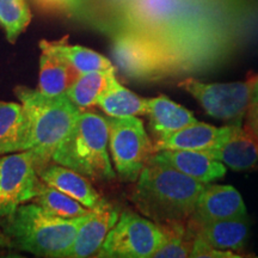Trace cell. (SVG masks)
<instances>
[{
  "instance_id": "603a6c76",
  "label": "cell",
  "mask_w": 258,
  "mask_h": 258,
  "mask_svg": "<svg viewBox=\"0 0 258 258\" xmlns=\"http://www.w3.org/2000/svg\"><path fill=\"white\" fill-rule=\"evenodd\" d=\"M35 201L41 207L47 209L57 217L64 219H73L88 214L91 209L84 207L82 203L60 191L59 189L46 184L40 179L37 184V192Z\"/></svg>"
},
{
  "instance_id": "5bb4252c",
  "label": "cell",
  "mask_w": 258,
  "mask_h": 258,
  "mask_svg": "<svg viewBox=\"0 0 258 258\" xmlns=\"http://www.w3.org/2000/svg\"><path fill=\"white\" fill-rule=\"evenodd\" d=\"M205 153L233 171H250L258 165V141L241 125H234L226 140Z\"/></svg>"
},
{
  "instance_id": "6da1fadb",
  "label": "cell",
  "mask_w": 258,
  "mask_h": 258,
  "mask_svg": "<svg viewBox=\"0 0 258 258\" xmlns=\"http://www.w3.org/2000/svg\"><path fill=\"white\" fill-rule=\"evenodd\" d=\"M129 199L147 219L165 228L185 227L205 183L169 165L148 161Z\"/></svg>"
},
{
  "instance_id": "9c48e42d",
  "label": "cell",
  "mask_w": 258,
  "mask_h": 258,
  "mask_svg": "<svg viewBox=\"0 0 258 258\" xmlns=\"http://www.w3.org/2000/svg\"><path fill=\"white\" fill-rule=\"evenodd\" d=\"M40 177L30 151L0 158V218L35 199Z\"/></svg>"
},
{
  "instance_id": "8fae6325",
  "label": "cell",
  "mask_w": 258,
  "mask_h": 258,
  "mask_svg": "<svg viewBox=\"0 0 258 258\" xmlns=\"http://www.w3.org/2000/svg\"><path fill=\"white\" fill-rule=\"evenodd\" d=\"M120 217V213L108 201H103L85 215L66 257H91L98 252L106 235Z\"/></svg>"
},
{
  "instance_id": "3957f363",
  "label": "cell",
  "mask_w": 258,
  "mask_h": 258,
  "mask_svg": "<svg viewBox=\"0 0 258 258\" xmlns=\"http://www.w3.org/2000/svg\"><path fill=\"white\" fill-rule=\"evenodd\" d=\"M16 96L27 112L30 128L29 151L34 156L38 171L51 161L54 152L82 110L73 104L66 93L51 96L40 90L19 86L16 89Z\"/></svg>"
},
{
  "instance_id": "9a60e30c",
  "label": "cell",
  "mask_w": 258,
  "mask_h": 258,
  "mask_svg": "<svg viewBox=\"0 0 258 258\" xmlns=\"http://www.w3.org/2000/svg\"><path fill=\"white\" fill-rule=\"evenodd\" d=\"M40 83L38 90L46 95H61L66 93L80 73L55 50L49 41L40 43Z\"/></svg>"
},
{
  "instance_id": "7c38bea8",
  "label": "cell",
  "mask_w": 258,
  "mask_h": 258,
  "mask_svg": "<svg viewBox=\"0 0 258 258\" xmlns=\"http://www.w3.org/2000/svg\"><path fill=\"white\" fill-rule=\"evenodd\" d=\"M150 161H156L169 165L179 172L199 180L212 183L221 179L226 175V167L220 161L208 157L205 152L186 150H163L158 151Z\"/></svg>"
},
{
  "instance_id": "7402d4cb",
  "label": "cell",
  "mask_w": 258,
  "mask_h": 258,
  "mask_svg": "<svg viewBox=\"0 0 258 258\" xmlns=\"http://www.w3.org/2000/svg\"><path fill=\"white\" fill-rule=\"evenodd\" d=\"M116 70L82 73L73 85L67 90V97L82 111L92 108L97 105L99 97L105 91L109 77Z\"/></svg>"
},
{
  "instance_id": "cb8c5ba5",
  "label": "cell",
  "mask_w": 258,
  "mask_h": 258,
  "mask_svg": "<svg viewBox=\"0 0 258 258\" xmlns=\"http://www.w3.org/2000/svg\"><path fill=\"white\" fill-rule=\"evenodd\" d=\"M55 50L62 55L78 72L89 73L97 71H112L115 66L108 57L101 55L97 51L80 46H71L66 42V38L61 41L50 42Z\"/></svg>"
},
{
  "instance_id": "7a4b0ae2",
  "label": "cell",
  "mask_w": 258,
  "mask_h": 258,
  "mask_svg": "<svg viewBox=\"0 0 258 258\" xmlns=\"http://www.w3.org/2000/svg\"><path fill=\"white\" fill-rule=\"evenodd\" d=\"M85 215L64 219L37 203H24L2 218L0 225L19 250L40 257H66Z\"/></svg>"
},
{
  "instance_id": "ac0fdd59",
  "label": "cell",
  "mask_w": 258,
  "mask_h": 258,
  "mask_svg": "<svg viewBox=\"0 0 258 258\" xmlns=\"http://www.w3.org/2000/svg\"><path fill=\"white\" fill-rule=\"evenodd\" d=\"M30 128L22 103L0 102V156L29 151Z\"/></svg>"
},
{
  "instance_id": "ba28073f",
  "label": "cell",
  "mask_w": 258,
  "mask_h": 258,
  "mask_svg": "<svg viewBox=\"0 0 258 258\" xmlns=\"http://www.w3.org/2000/svg\"><path fill=\"white\" fill-rule=\"evenodd\" d=\"M252 83L253 77L234 83H203L186 78L178 86L192 96L209 116L228 124L241 125L251 104Z\"/></svg>"
},
{
  "instance_id": "4316f807",
  "label": "cell",
  "mask_w": 258,
  "mask_h": 258,
  "mask_svg": "<svg viewBox=\"0 0 258 258\" xmlns=\"http://www.w3.org/2000/svg\"><path fill=\"white\" fill-rule=\"evenodd\" d=\"M191 258H243L247 257L244 254H240L239 252H234V251H225L215 249L206 243L201 238L195 235L192 245V251L190 254Z\"/></svg>"
},
{
  "instance_id": "ffe728a7",
  "label": "cell",
  "mask_w": 258,
  "mask_h": 258,
  "mask_svg": "<svg viewBox=\"0 0 258 258\" xmlns=\"http://www.w3.org/2000/svg\"><path fill=\"white\" fill-rule=\"evenodd\" d=\"M132 0H79L74 10L82 21L111 36L122 30Z\"/></svg>"
},
{
  "instance_id": "5b68a950",
  "label": "cell",
  "mask_w": 258,
  "mask_h": 258,
  "mask_svg": "<svg viewBox=\"0 0 258 258\" xmlns=\"http://www.w3.org/2000/svg\"><path fill=\"white\" fill-rule=\"evenodd\" d=\"M112 56L117 69L131 79L152 82L180 74L176 57L163 43L133 30L112 35Z\"/></svg>"
},
{
  "instance_id": "d6986e66",
  "label": "cell",
  "mask_w": 258,
  "mask_h": 258,
  "mask_svg": "<svg viewBox=\"0 0 258 258\" xmlns=\"http://www.w3.org/2000/svg\"><path fill=\"white\" fill-rule=\"evenodd\" d=\"M249 228V219L243 217L208 222L191 230L215 249L239 252L246 245Z\"/></svg>"
},
{
  "instance_id": "1f68e13d",
  "label": "cell",
  "mask_w": 258,
  "mask_h": 258,
  "mask_svg": "<svg viewBox=\"0 0 258 258\" xmlns=\"http://www.w3.org/2000/svg\"><path fill=\"white\" fill-rule=\"evenodd\" d=\"M258 102V76H253L252 83V95H251V103Z\"/></svg>"
},
{
  "instance_id": "f1b7e54d",
  "label": "cell",
  "mask_w": 258,
  "mask_h": 258,
  "mask_svg": "<svg viewBox=\"0 0 258 258\" xmlns=\"http://www.w3.org/2000/svg\"><path fill=\"white\" fill-rule=\"evenodd\" d=\"M244 120V128L258 141V102L251 103Z\"/></svg>"
},
{
  "instance_id": "d4e9b609",
  "label": "cell",
  "mask_w": 258,
  "mask_h": 258,
  "mask_svg": "<svg viewBox=\"0 0 258 258\" xmlns=\"http://www.w3.org/2000/svg\"><path fill=\"white\" fill-rule=\"evenodd\" d=\"M30 21L31 14L25 0H0V25L10 42L17 40Z\"/></svg>"
},
{
  "instance_id": "8992f818",
  "label": "cell",
  "mask_w": 258,
  "mask_h": 258,
  "mask_svg": "<svg viewBox=\"0 0 258 258\" xmlns=\"http://www.w3.org/2000/svg\"><path fill=\"white\" fill-rule=\"evenodd\" d=\"M109 150L116 173L125 182H135L154 153V145L138 116L105 117Z\"/></svg>"
},
{
  "instance_id": "277c9868",
  "label": "cell",
  "mask_w": 258,
  "mask_h": 258,
  "mask_svg": "<svg viewBox=\"0 0 258 258\" xmlns=\"http://www.w3.org/2000/svg\"><path fill=\"white\" fill-rule=\"evenodd\" d=\"M51 161L93 180L116 177L109 156V127L105 117L82 111L51 157Z\"/></svg>"
},
{
  "instance_id": "2e32d148",
  "label": "cell",
  "mask_w": 258,
  "mask_h": 258,
  "mask_svg": "<svg viewBox=\"0 0 258 258\" xmlns=\"http://www.w3.org/2000/svg\"><path fill=\"white\" fill-rule=\"evenodd\" d=\"M37 175L42 182L59 189L89 209L96 208L104 200L91 185L89 178L60 164H47L37 171Z\"/></svg>"
},
{
  "instance_id": "4dcf8cb0",
  "label": "cell",
  "mask_w": 258,
  "mask_h": 258,
  "mask_svg": "<svg viewBox=\"0 0 258 258\" xmlns=\"http://www.w3.org/2000/svg\"><path fill=\"white\" fill-rule=\"evenodd\" d=\"M8 247H14V245H12L11 239L6 235V233L2 228V230H0V251L8 249Z\"/></svg>"
},
{
  "instance_id": "e0dca14e",
  "label": "cell",
  "mask_w": 258,
  "mask_h": 258,
  "mask_svg": "<svg viewBox=\"0 0 258 258\" xmlns=\"http://www.w3.org/2000/svg\"><path fill=\"white\" fill-rule=\"evenodd\" d=\"M146 116L156 141L163 140L179 129L198 122L191 111L164 95L147 99Z\"/></svg>"
},
{
  "instance_id": "484cf974",
  "label": "cell",
  "mask_w": 258,
  "mask_h": 258,
  "mask_svg": "<svg viewBox=\"0 0 258 258\" xmlns=\"http://www.w3.org/2000/svg\"><path fill=\"white\" fill-rule=\"evenodd\" d=\"M167 238L153 253V258H188L192 251L195 232L190 226L177 228H165Z\"/></svg>"
},
{
  "instance_id": "83f0119b",
  "label": "cell",
  "mask_w": 258,
  "mask_h": 258,
  "mask_svg": "<svg viewBox=\"0 0 258 258\" xmlns=\"http://www.w3.org/2000/svg\"><path fill=\"white\" fill-rule=\"evenodd\" d=\"M36 4L44 10L49 11H64L74 12L78 6L79 0H35Z\"/></svg>"
},
{
  "instance_id": "4fadbf2b",
  "label": "cell",
  "mask_w": 258,
  "mask_h": 258,
  "mask_svg": "<svg viewBox=\"0 0 258 258\" xmlns=\"http://www.w3.org/2000/svg\"><path fill=\"white\" fill-rule=\"evenodd\" d=\"M234 124L215 125L195 122L154 143V152L163 150H186L206 152L219 146L232 133Z\"/></svg>"
},
{
  "instance_id": "44dd1931",
  "label": "cell",
  "mask_w": 258,
  "mask_h": 258,
  "mask_svg": "<svg viewBox=\"0 0 258 258\" xmlns=\"http://www.w3.org/2000/svg\"><path fill=\"white\" fill-rule=\"evenodd\" d=\"M147 99L124 88L116 79L114 72L109 77L105 91L99 97L97 105L111 117H131L146 115Z\"/></svg>"
},
{
  "instance_id": "52a82bcc",
  "label": "cell",
  "mask_w": 258,
  "mask_h": 258,
  "mask_svg": "<svg viewBox=\"0 0 258 258\" xmlns=\"http://www.w3.org/2000/svg\"><path fill=\"white\" fill-rule=\"evenodd\" d=\"M166 231L156 222L124 211L106 235L97 257L150 258L165 243Z\"/></svg>"
},
{
  "instance_id": "30bf717a",
  "label": "cell",
  "mask_w": 258,
  "mask_h": 258,
  "mask_svg": "<svg viewBox=\"0 0 258 258\" xmlns=\"http://www.w3.org/2000/svg\"><path fill=\"white\" fill-rule=\"evenodd\" d=\"M247 217L243 198L232 185H220L207 183L196 201L190 227L208 222Z\"/></svg>"
},
{
  "instance_id": "f546056e",
  "label": "cell",
  "mask_w": 258,
  "mask_h": 258,
  "mask_svg": "<svg viewBox=\"0 0 258 258\" xmlns=\"http://www.w3.org/2000/svg\"><path fill=\"white\" fill-rule=\"evenodd\" d=\"M209 2L215 3V4L225 6V8H241V6L249 4L252 0H209Z\"/></svg>"
}]
</instances>
